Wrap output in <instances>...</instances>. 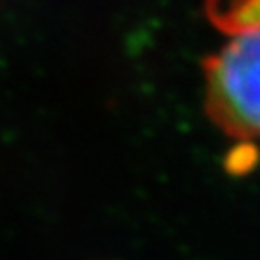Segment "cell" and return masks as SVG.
I'll list each match as a JSON object with an SVG mask.
<instances>
[{"label": "cell", "mask_w": 260, "mask_h": 260, "mask_svg": "<svg viewBox=\"0 0 260 260\" xmlns=\"http://www.w3.org/2000/svg\"><path fill=\"white\" fill-rule=\"evenodd\" d=\"M205 12L223 35L260 25V0H205Z\"/></svg>", "instance_id": "7a4b0ae2"}, {"label": "cell", "mask_w": 260, "mask_h": 260, "mask_svg": "<svg viewBox=\"0 0 260 260\" xmlns=\"http://www.w3.org/2000/svg\"><path fill=\"white\" fill-rule=\"evenodd\" d=\"M203 70L208 120L233 141H260V25L228 35Z\"/></svg>", "instance_id": "6da1fadb"}]
</instances>
